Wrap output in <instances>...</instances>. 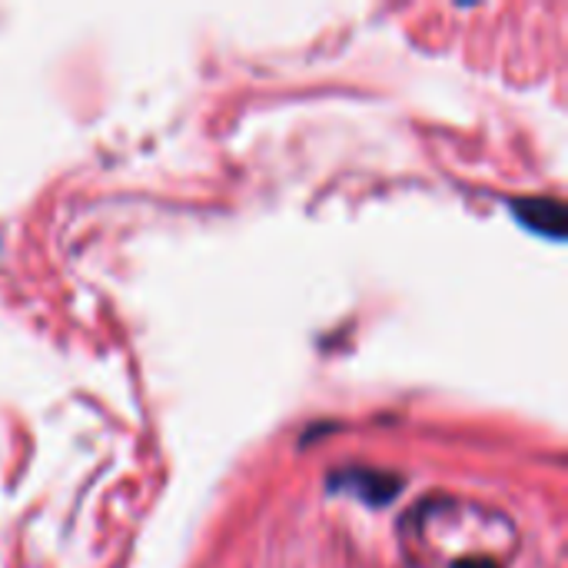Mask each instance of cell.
Masks as SVG:
<instances>
[{
	"label": "cell",
	"instance_id": "obj_1",
	"mask_svg": "<svg viewBox=\"0 0 568 568\" xmlns=\"http://www.w3.org/2000/svg\"><path fill=\"white\" fill-rule=\"evenodd\" d=\"M513 206H516V213H519L532 230H539V233H546V236H552V240H559V236L566 233L562 203H556V200H519V203H513Z\"/></svg>",
	"mask_w": 568,
	"mask_h": 568
}]
</instances>
